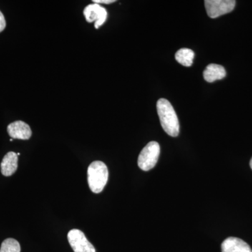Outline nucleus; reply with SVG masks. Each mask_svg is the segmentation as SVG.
Here are the masks:
<instances>
[{
	"label": "nucleus",
	"instance_id": "4468645a",
	"mask_svg": "<svg viewBox=\"0 0 252 252\" xmlns=\"http://www.w3.org/2000/svg\"><path fill=\"white\" fill-rule=\"evenodd\" d=\"M115 0H93V2L94 4H112V3L115 2Z\"/></svg>",
	"mask_w": 252,
	"mask_h": 252
},
{
	"label": "nucleus",
	"instance_id": "423d86ee",
	"mask_svg": "<svg viewBox=\"0 0 252 252\" xmlns=\"http://www.w3.org/2000/svg\"><path fill=\"white\" fill-rule=\"evenodd\" d=\"M84 15L88 23L94 22V28L98 29L105 23L107 18V11L100 4H91L84 10Z\"/></svg>",
	"mask_w": 252,
	"mask_h": 252
},
{
	"label": "nucleus",
	"instance_id": "1a4fd4ad",
	"mask_svg": "<svg viewBox=\"0 0 252 252\" xmlns=\"http://www.w3.org/2000/svg\"><path fill=\"white\" fill-rule=\"evenodd\" d=\"M18 168V155L14 152H9L4 156L1 163V174L9 177L15 173Z\"/></svg>",
	"mask_w": 252,
	"mask_h": 252
},
{
	"label": "nucleus",
	"instance_id": "f8f14e48",
	"mask_svg": "<svg viewBox=\"0 0 252 252\" xmlns=\"http://www.w3.org/2000/svg\"><path fill=\"white\" fill-rule=\"evenodd\" d=\"M0 252H21V246L15 239H6L1 244Z\"/></svg>",
	"mask_w": 252,
	"mask_h": 252
},
{
	"label": "nucleus",
	"instance_id": "dca6fc26",
	"mask_svg": "<svg viewBox=\"0 0 252 252\" xmlns=\"http://www.w3.org/2000/svg\"><path fill=\"white\" fill-rule=\"evenodd\" d=\"M13 140H14V139H12V138L10 139V141H11V142H12Z\"/></svg>",
	"mask_w": 252,
	"mask_h": 252
},
{
	"label": "nucleus",
	"instance_id": "6e6552de",
	"mask_svg": "<svg viewBox=\"0 0 252 252\" xmlns=\"http://www.w3.org/2000/svg\"><path fill=\"white\" fill-rule=\"evenodd\" d=\"M222 252H252L248 243L241 239L230 237L221 244Z\"/></svg>",
	"mask_w": 252,
	"mask_h": 252
},
{
	"label": "nucleus",
	"instance_id": "ddd939ff",
	"mask_svg": "<svg viewBox=\"0 0 252 252\" xmlns=\"http://www.w3.org/2000/svg\"><path fill=\"white\" fill-rule=\"evenodd\" d=\"M6 25L4 14L0 11V32L4 31L5 28H6Z\"/></svg>",
	"mask_w": 252,
	"mask_h": 252
},
{
	"label": "nucleus",
	"instance_id": "f257e3e1",
	"mask_svg": "<svg viewBox=\"0 0 252 252\" xmlns=\"http://www.w3.org/2000/svg\"><path fill=\"white\" fill-rule=\"evenodd\" d=\"M157 107L163 130L167 135L177 137L180 133V123L172 104L167 99L160 98L157 102Z\"/></svg>",
	"mask_w": 252,
	"mask_h": 252
},
{
	"label": "nucleus",
	"instance_id": "9b49d317",
	"mask_svg": "<svg viewBox=\"0 0 252 252\" xmlns=\"http://www.w3.org/2000/svg\"><path fill=\"white\" fill-rule=\"evenodd\" d=\"M195 54L191 49H181L176 53L175 59L179 63L185 67H190L193 64Z\"/></svg>",
	"mask_w": 252,
	"mask_h": 252
},
{
	"label": "nucleus",
	"instance_id": "0eeeda50",
	"mask_svg": "<svg viewBox=\"0 0 252 252\" xmlns=\"http://www.w3.org/2000/svg\"><path fill=\"white\" fill-rule=\"evenodd\" d=\"M7 132L12 139L18 140H29L32 136L31 127L22 121H17L9 124L7 127Z\"/></svg>",
	"mask_w": 252,
	"mask_h": 252
},
{
	"label": "nucleus",
	"instance_id": "9d476101",
	"mask_svg": "<svg viewBox=\"0 0 252 252\" xmlns=\"http://www.w3.org/2000/svg\"><path fill=\"white\" fill-rule=\"evenodd\" d=\"M225 75H226V72L224 67L217 64H209L203 72L204 79L209 83L220 80L225 78Z\"/></svg>",
	"mask_w": 252,
	"mask_h": 252
},
{
	"label": "nucleus",
	"instance_id": "7ed1b4c3",
	"mask_svg": "<svg viewBox=\"0 0 252 252\" xmlns=\"http://www.w3.org/2000/svg\"><path fill=\"white\" fill-rule=\"evenodd\" d=\"M160 145L157 142H150L142 149L139 155L138 166L143 171H149L157 165L160 155Z\"/></svg>",
	"mask_w": 252,
	"mask_h": 252
},
{
	"label": "nucleus",
	"instance_id": "20e7f679",
	"mask_svg": "<svg viewBox=\"0 0 252 252\" xmlns=\"http://www.w3.org/2000/svg\"><path fill=\"white\" fill-rule=\"evenodd\" d=\"M234 0H205V6L209 17L216 18L228 14L234 9Z\"/></svg>",
	"mask_w": 252,
	"mask_h": 252
},
{
	"label": "nucleus",
	"instance_id": "2eb2a0df",
	"mask_svg": "<svg viewBox=\"0 0 252 252\" xmlns=\"http://www.w3.org/2000/svg\"><path fill=\"white\" fill-rule=\"evenodd\" d=\"M250 167H251V168L252 170V158L251 160H250Z\"/></svg>",
	"mask_w": 252,
	"mask_h": 252
},
{
	"label": "nucleus",
	"instance_id": "f03ea898",
	"mask_svg": "<svg viewBox=\"0 0 252 252\" xmlns=\"http://www.w3.org/2000/svg\"><path fill=\"white\" fill-rule=\"evenodd\" d=\"M108 177V169L103 162H93L88 168V182L91 191L101 193L107 185Z\"/></svg>",
	"mask_w": 252,
	"mask_h": 252
},
{
	"label": "nucleus",
	"instance_id": "39448f33",
	"mask_svg": "<svg viewBox=\"0 0 252 252\" xmlns=\"http://www.w3.org/2000/svg\"><path fill=\"white\" fill-rule=\"evenodd\" d=\"M68 241L74 252H96L94 245L80 230L72 229L68 233Z\"/></svg>",
	"mask_w": 252,
	"mask_h": 252
}]
</instances>
